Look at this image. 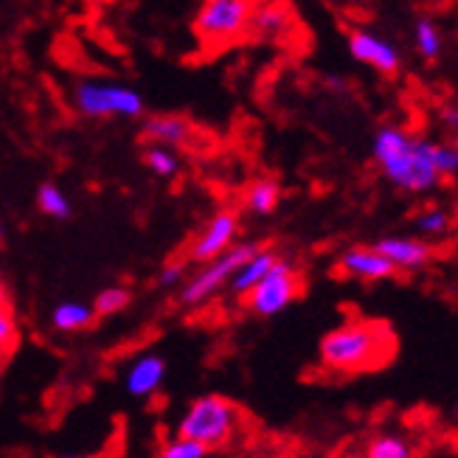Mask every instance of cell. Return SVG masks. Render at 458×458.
<instances>
[{
    "label": "cell",
    "instance_id": "83f0119b",
    "mask_svg": "<svg viewBox=\"0 0 458 458\" xmlns=\"http://www.w3.org/2000/svg\"><path fill=\"white\" fill-rule=\"evenodd\" d=\"M442 122H445V127H447L450 132H458V107H447V110L442 113Z\"/></svg>",
    "mask_w": 458,
    "mask_h": 458
},
{
    "label": "cell",
    "instance_id": "f546056e",
    "mask_svg": "<svg viewBox=\"0 0 458 458\" xmlns=\"http://www.w3.org/2000/svg\"><path fill=\"white\" fill-rule=\"evenodd\" d=\"M453 144L458 147V132H453Z\"/></svg>",
    "mask_w": 458,
    "mask_h": 458
},
{
    "label": "cell",
    "instance_id": "ffe728a7",
    "mask_svg": "<svg viewBox=\"0 0 458 458\" xmlns=\"http://www.w3.org/2000/svg\"><path fill=\"white\" fill-rule=\"evenodd\" d=\"M363 455L366 458H411L413 455V447H411L408 439H403V436L380 433V436H374V439L366 442Z\"/></svg>",
    "mask_w": 458,
    "mask_h": 458
},
{
    "label": "cell",
    "instance_id": "8fae6325",
    "mask_svg": "<svg viewBox=\"0 0 458 458\" xmlns=\"http://www.w3.org/2000/svg\"><path fill=\"white\" fill-rule=\"evenodd\" d=\"M295 31V14L284 0H259L250 17V37L265 43H284Z\"/></svg>",
    "mask_w": 458,
    "mask_h": 458
},
{
    "label": "cell",
    "instance_id": "484cf974",
    "mask_svg": "<svg viewBox=\"0 0 458 458\" xmlns=\"http://www.w3.org/2000/svg\"><path fill=\"white\" fill-rule=\"evenodd\" d=\"M433 166L442 174V181H450V177L458 174V147L453 141H433Z\"/></svg>",
    "mask_w": 458,
    "mask_h": 458
},
{
    "label": "cell",
    "instance_id": "7c38bea8",
    "mask_svg": "<svg viewBox=\"0 0 458 458\" xmlns=\"http://www.w3.org/2000/svg\"><path fill=\"white\" fill-rule=\"evenodd\" d=\"M166 380V360L161 354H138L124 371V391L135 400H149Z\"/></svg>",
    "mask_w": 458,
    "mask_h": 458
},
{
    "label": "cell",
    "instance_id": "4fadbf2b",
    "mask_svg": "<svg viewBox=\"0 0 458 458\" xmlns=\"http://www.w3.org/2000/svg\"><path fill=\"white\" fill-rule=\"evenodd\" d=\"M377 248L391 259L396 270H422L436 256V248L422 236H386L377 242Z\"/></svg>",
    "mask_w": 458,
    "mask_h": 458
},
{
    "label": "cell",
    "instance_id": "9c48e42d",
    "mask_svg": "<svg viewBox=\"0 0 458 458\" xmlns=\"http://www.w3.org/2000/svg\"><path fill=\"white\" fill-rule=\"evenodd\" d=\"M346 46H349V54L357 59V63L374 68L377 73H383V76L400 73L403 56H400V51H396V46L388 43L386 37L374 34L369 29H352L346 37Z\"/></svg>",
    "mask_w": 458,
    "mask_h": 458
},
{
    "label": "cell",
    "instance_id": "277c9868",
    "mask_svg": "<svg viewBox=\"0 0 458 458\" xmlns=\"http://www.w3.org/2000/svg\"><path fill=\"white\" fill-rule=\"evenodd\" d=\"M259 0H200L191 31L206 51H225L250 37V17Z\"/></svg>",
    "mask_w": 458,
    "mask_h": 458
},
{
    "label": "cell",
    "instance_id": "9a60e30c",
    "mask_svg": "<svg viewBox=\"0 0 458 458\" xmlns=\"http://www.w3.org/2000/svg\"><path fill=\"white\" fill-rule=\"evenodd\" d=\"M278 262V253H276V248H259L256 253H250L245 262H242V267H239L236 273H233V278H231V293L236 295V298H245L259 282L265 278V273L273 267Z\"/></svg>",
    "mask_w": 458,
    "mask_h": 458
},
{
    "label": "cell",
    "instance_id": "cb8c5ba5",
    "mask_svg": "<svg viewBox=\"0 0 458 458\" xmlns=\"http://www.w3.org/2000/svg\"><path fill=\"white\" fill-rule=\"evenodd\" d=\"M20 346V324L12 307H0V366H4L14 349Z\"/></svg>",
    "mask_w": 458,
    "mask_h": 458
},
{
    "label": "cell",
    "instance_id": "ba28073f",
    "mask_svg": "<svg viewBox=\"0 0 458 458\" xmlns=\"http://www.w3.org/2000/svg\"><path fill=\"white\" fill-rule=\"evenodd\" d=\"M236 236H239V214L231 208L216 211L203 225V231L194 236V242L189 245V262L194 265L211 262V259H216L236 245Z\"/></svg>",
    "mask_w": 458,
    "mask_h": 458
},
{
    "label": "cell",
    "instance_id": "d4e9b609",
    "mask_svg": "<svg viewBox=\"0 0 458 458\" xmlns=\"http://www.w3.org/2000/svg\"><path fill=\"white\" fill-rule=\"evenodd\" d=\"M453 228V214L445 208H425L416 214V231L428 236H445Z\"/></svg>",
    "mask_w": 458,
    "mask_h": 458
},
{
    "label": "cell",
    "instance_id": "3957f363",
    "mask_svg": "<svg viewBox=\"0 0 458 458\" xmlns=\"http://www.w3.org/2000/svg\"><path fill=\"white\" fill-rule=\"evenodd\" d=\"M174 430L181 436H189V439L203 442L214 453L233 445L239 430H242V411L228 396L203 394L189 403Z\"/></svg>",
    "mask_w": 458,
    "mask_h": 458
},
{
    "label": "cell",
    "instance_id": "52a82bcc",
    "mask_svg": "<svg viewBox=\"0 0 458 458\" xmlns=\"http://www.w3.org/2000/svg\"><path fill=\"white\" fill-rule=\"evenodd\" d=\"M304 290V276L293 262L278 256V262L265 273V278L259 282L242 301L250 315L256 318H273L278 312H284L295 298H301Z\"/></svg>",
    "mask_w": 458,
    "mask_h": 458
},
{
    "label": "cell",
    "instance_id": "d6986e66",
    "mask_svg": "<svg viewBox=\"0 0 458 458\" xmlns=\"http://www.w3.org/2000/svg\"><path fill=\"white\" fill-rule=\"evenodd\" d=\"M141 161L155 177H161V181H172V177L181 172V157H177L174 147H166V144H147Z\"/></svg>",
    "mask_w": 458,
    "mask_h": 458
},
{
    "label": "cell",
    "instance_id": "7402d4cb",
    "mask_svg": "<svg viewBox=\"0 0 458 458\" xmlns=\"http://www.w3.org/2000/svg\"><path fill=\"white\" fill-rule=\"evenodd\" d=\"M155 455H157V458H206V455H211V450H208L203 442H197V439H189V436L174 433L172 439H166L161 447H157Z\"/></svg>",
    "mask_w": 458,
    "mask_h": 458
},
{
    "label": "cell",
    "instance_id": "5bb4252c",
    "mask_svg": "<svg viewBox=\"0 0 458 458\" xmlns=\"http://www.w3.org/2000/svg\"><path fill=\"white\" fill-rule=\"evenodd\" d=\"M141 138L147 144H166V147H181L191 138V122L174 113L161 115H147L141 124Z\"/></svg>",
    "mask_w": 458,
    "mask_h": 458
},
{
    "label": "cell",
    "instance_id": "44dd1931",
    "mask_svg": "<svg viewBox=\"0 0 458 458\" xmlns=\"http://www.w3.org/2000/svg\"><path fill=\"white\" fill-rule=\"evenodd\" d=\"M413 43H416V51L425 59H439L442 56V48H445V37H442V29L433 23V20L422 17L420 23L413 29Z\"/></svg>",
    "mask_w": 458,
    "mask_h": 458
},
{
    "label": "cell",
    "instance_id": "f1b7e54d",
    "mask_svg": "<svg viewBox=\"0 0 458 458\" xmlns=\"http://www.w3.org/2000/svg\"><path fill=\"white\" fill-rule=\"evenodd\" d=\"M0 307H12V293L4 276H0Z\"/></svg>",
    "mask_w": 458,
    "mask_h": 458
},
{
    "label": "cell",
    "instance_id": "1f68e13d",
    "mask_svg": "<svg viewBox=\"0 0 458 458\" xmlns=\"http://www.w3.org/2000/svg\"><path fill=\"white\" fill-rule=\"evenodd\" d=\"M455 422H458V405H455Z\"/></svg>",
    "mask_w": 458,
    "mask_h": 458
},
{
    "label": "cell",
    "instance_id": "4dcf8cb0",
    "mask_svg": "<svg viewBox=\"0 0 458 458\" xmlns=\"http://www.w3.org/2000/svg\"><path fill=\"white\" fill-rule=\"evenodd\" d=\"M0 239H4V220H0Z\"/></svg>",
    "mask_w": 458,
    "mask_h": 458
},
{
    "label": "cell",
    "instance_id": "6da1fadb",
    "mask_svg": "<svg viewBox=\"0 0 458 458\" xmlns=\"http://www.w3.org/2000/svg\"><path fill=\"white\" fill-rule=\"evenodd\" d=\"M396 354V335L386 321L349 318L318 344V360L329 374H366L386 369Z\"/></svg>",
    "mask_w": 458,
    "mask_h": 458
},
{
    "label": "cell",
    "instance_id": "7a4b0ae2",
    "mask_svg": "<svg viewBox=\"0 0 458 458\" xmlns=\"http://www.w3.org/2000/svg\"><path fill=\"white\" fill-rule=\"evenodd\" d=\"M433 141L413 135L403 127L377 130L371 155L383 177L400 191L425 194L442 183V174L433 166Z\"/></svg>",
    "mask_w": 458,
    "mask_h": 458
},
{
    "label": "cell",
    "instance_id": "e0dca14e",
    "mask_svg": "<svg viewBox=\"0 0 458 458\" xmlns=\"http://www.w3.org/2000/svg\"><path fill=\"white\" fill-rule=\"evenodd\" d=\"M34 203H37V211L43 216H48V220L63 223V220H71V216H73L71 197L56 183H39L37 194H34Z\"/></svg>",
    "mask_w": 458,
    "mask_h": 458
},
{
    "label": "cell",
    "instance_id": "603a6c76",
    "mask_svg": "<svg viewBox=\"0 0 458 458\" xmlns=\"http://www.w3.org/2000/svg\"><path fill=\"white\" fill-rule=\"evenodd\" d=\"M132 301V293L127 287H105L98 290L93 298V310L98 318H113L118 312H124Z\"/></svg>",
    "mask_w": 458,
    "mask_h": 458
},
{
    "label": "cell",
    "instance_id": "ac0fdd59",
    "mask_svg": "<svg viewBox=\"0 0 458 458\" xmlns=\"http://www.w3.org/2000/svg\"><path fill=\"white\" fill-rule=\"evenodd\" d=\"M282 200V186L270 177H259L245 191V208L256 216H270Z\"/></svg>",
    "mask_w": 458,
    "mask_h": 458
},
{
    "label": "cell",
    "instance_id": "2e32d148",
    "mask_svg": "<svg viewBox=\"0 0 458 458\" xmlns=\"http://www.w3.org/2000/svg\"><path fill=\"white\" fill-rule=\"evenodd\" d=\"M51 327L56 332H63V335H76V332H85L90 329L96 321H98V315L93 310V304H82V301H63V304H56L51 310Z\"/></svg>",
    "mask_w": 458,
    "mask_h": 458
},
{
    "label": "cell",
    "instance_id": "8992f818",
    "mask_svg": "<svg viewBox=\"0 0 458 458\" xmlns=\"http://www.w3.org/2000/svg\"><path fill=\"white\" fill-rule=\"evenodd\" d=\"M259 248H262V245H256V242H236L225 253H220L216 259H211V262H206L200 270H197L194 276H189L186 282L181 284L177 304L186 307V310H197V307L208 304L225 284H231L233 273L242 267L245 259L250 253H256Z\"/></svg>",
    "mask_w": 458,
    "mask_h": 458
},
{
    "label": "cell",
    "instance_id": "30bf717a",
    "mask_svg": "<svg viewBox=\"0 0 458 458\" xmlns=\"http://www.w3.org/2000/svg\"><path fill=\"white\" fill-rule=\"evenodd\" d=\"M337 270L357 282H386L396 276V265L377 245H354L344 250L337 256Z\"/></svg>",
    "mask_w": 458,
    "mask_h": 458
},
{
    "label": "cell",
    "instance_id": "5b68a950",
    "mask_svg": "<svg viewBox=\"0 0 458 458\" xmlns=\"http://www.w3.org/2000/svg\"><path fill=\"white\" fill-rule=\"evenodd\" d=\"M71 105L82 118H141L147 113L144 96L130 85L105 82V79H82L71 90Z\"/></svg>",
    "mask_w": 458,
    "mask_h": 458
},
{
    "label": "cell",
    "instance_id": "4316f807",
    "mask_svg": "<svg viewBox=\"0 0 458 458\" xmlns=\"http://www.w3.org/2000/svg\"><path fill=\"white\" fill-rule=\"evenodd\" d=\"M186 282V265L183 262H172L166 265L161 273H157V284L164 290H172V287H181Z\"/></svg>",
    "mask_w": 458,
    "mask_h": 458
}]
</instances>
